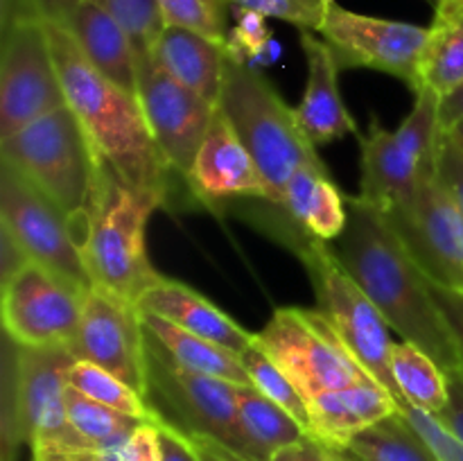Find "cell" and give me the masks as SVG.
<instances>
[{"label":"cell","instance_id":"38","mask_svg":"<svg viewBox=\"0 0 463 461\" xmlns=\"http://www.w3.org/2000/svg\"><path fill=\"white\" fill-rule=\"evenodd\" d=\"M437 176L455 203L463 212V145L452 134L443 131L441 143H439L437 158H434Z\"/></svg>","mask_w":463,"mask_h":461},{"label":"cell","instance_id":"47","mask_svg":"<svg viewBox=\"0 0 463 461\" xmlns=\"http://www.w3.org/2000/svg\"><path fill=\"white\" fill-rule=\"evenodd\" d=\"M333 452V461H355L351 455H346V452H339V450H330Z\"/></svg>","mask_w":463,"mask_h":461},{"label":"cell","instance_id":"36","mask_svg":"<svg viewBox=\"0 0 463 461\" xmlns=\"http://www.w3.org/2000/svg\"><path fill=\"white\" fill-rule=\"evenodd\" d=\"M401 414L414 425L416 432L428 441L439 461H463V441L434 414L419 409L410 402H401Z\"/></svg>","mask_w":463,"mask_h":461},{"label":"cell","instance_id":"15","mask_svg":"<svg viewBox=\"0 0 463 461\" xmlns=\"http://www.w3.org/2000/svg\"><path fill=\"white\" fill-rule=\"evenodd\" d=\"M68 348L75 360L93 362L111 371L145 396L147 337L134 301L93 285L86 294L80 328Z\"/></svg>","mask_w":463,"mask_h":461},{"label":"cell","instance_id":"31","mask_svg":"<svg viewBox=\"0 0 463 461\" xmlns=\"http://www.w3.org/2000/svg\"><path fill=\"white\" fill-rule=\"evenodd\" d=\"M66 384L75 387L84 396L93 398V400L102 402V405L111 407V409L122 411L134 419L149 420V423H158L154 411L149 409L147 400L143 393L136 391L134 387L113 375L111 371L102 369V366L93 364L86 360H75L66 371Z\"/></svg>","mask_w":463,"mask_h":461},{"label":"cell","instance_id":"6","mask_svg":"<svg viewBox=\"0 0 463 461\" xmlns=\"http://www.w3.org/2000/svg\"><path fill=\"white\" fill-rule=\"evenodd\" d=\"M217 108L226 116L269 188L267 202L279 203L288 181L306 165H324L317 149L298 129L294 108L244 57L231 54Z\"/></svg>","mask_w":463,"mask_h":461},{"label":"cell","instance_id":"3","mask_svg":"<svg viewBox=\"0 0 463 461\" xmlns=\"http://www.w3.org/2000/svg\"><path fill=\"white\" fill-rule=\"evenodd\" d=\"M165 197L140 190L99 163L93 194L75 220L77 242L95 287L138 303L161 274L147 253V221Z\"/></svg>","mask_w":463,"mask_h":461},{"label":"cell","instance_id":"33","mask_svg":"<svg viewBox=\"0 0 463 461\" xmlns=\"http://www.w3.org/2000/svg\"><path fill=\"white\" fill-rule=\"evenodd\" d=\"M90 3L120 23L122 30L134 41L136 52L152 54L154 45L165 30V18L158 0H90Z\"/></svg>","mask_w":463,"mask_h":461},{"label":"cell","instance_id":"5","mask_svg":"<svg viewBox=\"0 0 463 461\" xmlns=\"http://www.w3.org/2000/svg\"><path fill=\"white\" fill-rule=\"evenodd\" d=\"M269 233L288 244L303 262L317 296V310L326 316L366 373L401 400L392 375L393 342L389 324L364 289L353 280L335 256L333 247L301 233L280 215H267Z\"/></svg>","mask_w":463,"mask_h":461},{"label":"cell","instance_id":"22","mask_svg":"<svg viewBox=\"0 0 463 461\" xmlns=\"http://www.w3.org/2000/svg\"><path fill=\"white\" fill-rule=\"evenodd\" d=\"M231 54L229 41L176 25H165L152 50V59L167 75L202 95L213 107L220 102Z\"/></svg>","mask_w":463,"mask_h":461},{"label":"cell","instance_id":"46","mask_svg":"<svg viewBox=\"0 0 463 461\" xmlns=\"http://www.w3.org/2000/svg\"><path fill=\"white\" fill-rule=\"evenodd\" d=\"M84 0H34L36 12L48 23H66Z\"/></svg>","mask_w":463,"mask_h":461},{"label":"cell","instance_id":"39","mask_svg":"<svg viewBox=\"0 0 463 461\" xmlns=\"http://www.w3.org/2000/svg\"><path fill=\"white\" fill-rule=\"evenodd\" d=\"M235 12L240 14V21L229 34L231 50L238 57H244V52L256 54L267 41L265 16H260L256 12H244V9H235Z\"/></svg>","mask_w":463,"mask_h":461},{"label":"cell","instance_id":"41","mask_svg":"<svg viewBox=\"0 0 463 461\" xmlns=\"http://www.w3.org/2000/svg\"><path fill=\"white\" fill-rule=\"evenodd\" d=\"M269 461H333V452L319 438L306 437L301 441L289 443V446L276 450L269 456Z\"/></svg>","mask_w":463,"mask_h":461},{"label":"cell","instance_id":"11","mask_svg":"<svg viewBox=\"0 0 463 461\" xmlns=\"http://www.w3.org/2000/svg\"><path fill=\"white\" fill-rule=\"evenodd\" d=\"M89 289L41 262L27 260L3 280V325L18 346H71Z\"/></svg>","mask_w":463,"mask_h":461},{"label":"cell","instance_id":"32","mask_svg":"<svg viewBox=\"0 0 463 461\" xmlns=\"http://www.w3.org/2000/svg\"><path fill=\"white\" fill-rule=\"evenodd\" d=\"M240 360H242L244 369H247L251 387H256L258 391L265 393L267 398H271L276 405H280L285 411H289L312 437L310 407H307V400L303 398V393L298 391L297 384L285 375V371L267 355L265 348L253 339V342L240 353Z\"/></svg>","mask_w":463,"mask_h":461},{"label":"cell","instance_id":"43","mask_svg":"<svg viewBox=\"0 0 463 461\" xmlns=\"http://www.w3.org/2000/svg\"><path fill=\"white\" fill-rule=\"evenodd\" d=\"M448 378H450V400L446 409L437 414V419L463 441V373H448Z\"/></svg>","mask_w":463,"mask_h":461},{"label":"cell","instance_id":"50","mask_svg":"<svg viewBox=\"0 0 463 461\" xmlns=\"http://www.w3.org/2000/svg\"><path fill=\"white\" fill-rule=\"evenodd\" d=\"M459 143H461V140H459ZM461 145H463V143H461Z\"/></svg>","mask_w":463,"mask_h":461},{"label":"cell","instance_id":"21","mask_svg":"<svg viewBox=\"0 0 463 461\" xmlns=\"http://www.w3.org/2000/svg\"><path fill=\"white\" fill-rule=\"evenodd\" d=\"M138 310L156 315L188 333L199 334L203 339L220 343L233 353H242L253 342V333L231 319L224 310L208 301L197 289L188 287L185 283L161 276V280L152 285L143 296L138 298Z\"/></svg>","mask_w":463,"mask_h":461},{"label":"cell","instance_id":"42","mask_svg":"<svg viewBox=\"0 0 463 461\" xmlns=\"http://www.w3.org/2000/svg\"><path fill=\"white\" fill-rule=\"evenodd\" d=\"M158 443H161V461H202L188 437L167 425L158 423Z\"/></svg>","mask_w":463,"mask_h":461},{"label":"cell","instance_id":"18","mask_svg":"<svg viewBox=\"0 0 463 461\" xmlns=\"http://www.w3.org/2000/svg\"><path fill=\"white\" fill-rule=\"evenodd\" d=\"M301 48L306 52L307 81L301 104L294 108L298 129L312 145H328L342 136L355 134L357 122L339 95V71L333 50L312 32H301Z\"/></svg>","mask_w":463,"mask_h":461},{"label":"cell","instance_id":"1","mask_svg":"<svg viewBox=\"0 0 463 461\" xmlns=\"http://www.w3.org/2000/svg\"><path fill=\"white\" fill-rule=\"evenodd\" d=\"M346 230L330 242L337 260L383 312L389 328L430 353L446 373H463L459 348L430 289L432 280L405 247L387 211L357 194L346 197Z\"/></svg>","mask_w":463,"mask_h":461},{"label":"cell","instance_id":"40","mask_svg":"<svg viewBox=\"0 0 463 461\" xmlns=\"http://www.w3.org/2000/svg\"><path fill=\"white\" fill-rule=\"evenodd\" d=\"M432 296L437 301L439 310H441L443 319H446L448 328H450L452 337H455L457 348L463 360V289L446 287V285L430 283Z\"/></svg>","mask_w":463,"mask_h":461},{"label":"cell","instance_id":"51","mask_svg":"<svg viewBox=\"0 0 463 461\" xmlns=\"http://www.w3.org/2000/svg\"><path fill=\"white\" fill-rule=\"evenodd\" d=\"M437 3H439V0H437Z\"/></svg>","mask_w":463,"mask_h":461},{"label":"cell","instance_id":"19","mask_svg":"<svg viewBox=\"0 0 463 461\" xmlns=\"http://www.w3.org/2000/svg\"><path fill=\"white\" fill-rule=\"evenodd\" d=\"M360 154L362 179L357 197L383 211L410 199L425 172L434 165V161H420L411 154L396 138V131L384 129L375 118L364 134H360Z\"/></svg>","mask_w":463,"mask_h":461},{"label":"cell","instance_id":"9","mask_svg":"<svg viewBox=\"0 0 463 461\" xmlns=\"http://www.w3.org/2000/svg\"><path fill=\"white\" fill-rule=\"evenodd\" d=\"M253 339L307 402L333 389L373 380L317 307H279Z\"/></svg>","mask_w":463,"mask_h":461},{"label":"cell","instance_id":"34","mask_svg":"<svg viewBox=\"0 0 463 461\" xmlns=\"http://www.w3.org/2000/svg\"><path fill=\"white\" fill-rule=\"evenodd\" d=\"M165 25L202 32L213 39L229 41V0H158Z\"/></svg>","mask_w":463,"mask_h":461},{"label":"cell","instance_id":"4","mask_svg":"<svg viewBox=\"0 0 463 461\" xmlns=\"http://www.w3.org/2000/svg\"><path fill=\"white\" fill-rule=\"evenodd\" d=\"M9 339V337H7ZM12 343L5 360V438L25 441L32 461H68L98 455L77 434L66 411V371L75 362L68 346L27 348Z\"/></svg>","mask_w":463,"mask_h":461},{"label":"cell","instance_id":"10","mask_svg":"<svg viewBox=\"0 0 463 461\" xmlns=\"http://www.w3.org/2000/svg\"><path fill=\"white\" fill-rule=\"evenodd\" d=\"M0 229L12 235L30 260L80 287H93L72 217L5 163L0 172Z\"/></svg>","mask_w":463,"mask_h":461},{"label":"cell","instance_id":"23","mask_svg":"<svg viewBox=\"0 0 463 461\" xmlns=\"http://www.w3.org/2000/svg\"><path fill=\"white\" fill-rule=\"evenodd\" d=\"M274 206L288 224L319 242H335L346 230V194L339 193L326 165H306L294 172Z\"/></svg>","mask_w":463,"mask_h":461},{"label":"cell","instance_id":"12","mask_svg":"<svg viewBox=\"0 0 463 461\" xmlns=\"http://www.w3.org/2000/svg\"><path fill=\"white\" fill-rule=\"evenodd\" d=\"M66 107L45 21L25 18L3 27L0 52V138Z\"/></svg>","mask_w":463,"mask_h":461},{"label":"cell","instance_id":"16","mask_svg":"<svg viewBox=\"0 0 463 461\" xmlns=\"http://www.w3.org/2000/svg\"><path fill=\"white\" fill-rule=\"evenodd\" d=\"M136 95L158 152L172 172L188 176L217 107L167 75L152 54H138Z\"/></svg>","mask_w":463,"mask_h":461},{"label":"cell","instance_id":"48","mask_svg":"<svg viewBox=\"0 0 463 461\" xmlns=\"http://www.w3.org/2000/svg\"><path fill=\"white\" fill-rule=\"evenodd\" d=\"M68 461H99L98 455H84V456H72V459Z\"/></svg>","mask_w":463,"mask_h":461},{"label":"cell","instance_id":"13","mask_svg":"<svg viewBox=\"0 0 463 461\" xmlns=\"http://www.w3.org/2000/svg\"><path fill=\"white\" fill-rule=\"evenodd\" d=\"M319 34L342 68H371L398 77L414 93L420 89L428 27L366 16L330 0Z\"/></svg>","mask_w":463,"mask_h":461},{"label":"cell","instance_id":"45","mask_svg":"<svg viewBox=\"0 0 463 461\" xmlns=\"http://www.w3.org/2000/svg\"><path fill=\"white\" fill-rule=\"evenodd\" d=\"M188 441L193 443L194 452L202 461H247L240 455H235L233 450L224 447L222 443L213 441V438L206 437H188Z\"/></svg>","mask_w":463,"mask_h":461},{"label":"cell","instance_id":"44","mask_svg":"<svg viewBox=\"0 0 463 461\" xmlns=\"http://www.w3.org/2000/svg\"><path fill=\"white\" fill-rule=\"evenodd\" d=\"M439 118H441L443 131H452L463 125V84L452 93L443 95L439 102Z\"/></svg>","mask_w":463,"mask_h":461},{"label":"cell","instance_id":"37","mask_svg":"<svg viewBox=\"0 0 463 461\" xmlns=\"http://www.w3.org/2000/svg\"><path fill=\"white\" fill-rule=\"evenodd\" d=\"M99 461H161L158 423H143L122 443L98 452Z\"/></svg>","mask_w":463,"mask_h":461},{"label":"cell","instance_id":"27","mask_svg":"<svg viewBox=\"0 0 463 461\" xmlns=\"http://www.w3.org/2000/svg\"><path fill=\"white\" fill-rule=\"evenodd\" d=\"M392 375L401 402L419 407L428 414H441L450 400V378L430 353L416 343L393 342Z\"/></svg>","mask_w":463,"mask_h":461},{"label":"cell","instance_id":"29","mask_svg":"<svg viewBox=\"0 0 463 461\" xmlns=\"http://www.w3.org/2000/svg\"><path fill=\"white\" fill-rule=\"evenodd\" d=\"M344 452L355 461H439L428 441L416 432L401 409L357 434Z\"/></svg>","mask_w":463,"mask_h":461},{"label":"cell","instance_id":"20","mask_svg":"<svg viewBox=\"0 0 463 461\" xmlns=\"http://www.w3.org/2000/svg\"><path fill=\"white\" fill-rule=\"evenodd\" d=\"M312 437L330 450L344 452L348 443L401 409V400L375 380L333 389L307 402Z\"/></svg>","mask_w":463,"mask_h":461},{"label":"cell","instance_id":"25","mask_svg":"<svg viewBox=\"0 0 463 461\" xmlns=\"http://www.w3.org/2000/svg\"><path fill=\"white\" fill-rule=\"evenodd\" d=\"M140 316H143L145 334L181 369L229 380L235 384H251L238 353L229 351V348L220 346L211 339L188 333V330L179 328V325L170 324L156 315H149V312L140 310Z\"/></svg>","mask_w":463,"mask_h":461},{"label":"cell","instance_id":"28","mask_svg":"<svg viewBox=\"0 0 463 461\" xmlns=\"http://www.w3.org/2000/svg\"><path fill=\"white\" fill-rule=\"evenodd\" d=\"M235 398H238L240 420L258 461H269L276 450L310 437L289 411L276 405L251 384H238Z\"/></svg>","mask_w":463,"mask_h":461},{"label":"cell","instance_id":"30","mask_svg":"<svg viewBox=\"0 0 463 461\" xmlns=\"http://www.w3.org/2000/svg\"><path fill=\"white\" fill-rule=\"evenodd\" d=\"M66 411L68 420L77 429V434L84 437L98 452L104 450V447L118 446L136 428L149 423V420H140L134 419V416L122 414V411L111 409V407L84 396V393L77 391L71 384H66Z\"/></svg>","mask_w":463,"mask_h":461},{"label":"cell","instance_id":"2","mask_svg":"<svg viewBox=\"0 0 463 461\" xmlns=\"http://www.w3.org/2000/svg\"><path fill=\"white\" fill-rule=\"evenodd\" d=\"M45 30L66 104L81 122L98 156L131 185L167 199L172 170L154 143L138 95L104 77L84 57L66 25L45 21Z\"/></svg>","mask_w":463,"mask_h":461},{"label":"cell","instance_id":"24","mask_svg":"<svg viewBox=\"0 0 463 461\" xmlns=\"http://www.w3.org/2000/svg\"><path fill=\"white\" fill-rule=\"evenodd\" d=\"M61 25L71 30L84 57L104 77L129 93L138 90V52L116 18L90 0H84Z\"/></svg>","mask_w":463,"mask_h":461},{"label":"cell","instance_id":"17","mask_svg":"<svg viewBox=\"0 0 463 461\" xmlns=\"http://www.w3.org/2000/svg\"><path fill=\"white\" fill-rule=\"evenodd\" d=\"M185 181L199 199L211 203L235 197L269 199L260 167L220 108L213 116Z\"/></svg>","mask_w":463,"mask_h":461},{"label":"cell","instance_id":"7","mask_svg":"<svg viewBox=\"0 0 463 461\" xmlns=\"http://www.w3.org/2000/svg\"><path fill=\"white\" fill-rule=\"evenodd\" d=\"M0 158L48 194L72 221L89 206L102 163L68 104L0 138Z\"/></svg>","mask_w":463,"mask_h":461},{"label":"cell","instance_id":"35","mask_svg":"<svg viewBox=\"0 0 463 461\" xmlns=\"http://www.w3.org/2000/svg\"><path fill=\"white\" fill-rule=\"evenodd\" d=\"M233 9L256 12L265 18L297 25L301 32H319L330 0H229Z\"/></svg>","mask_w":463,"mask_h":461},{"label":"cell","instance_id":"8","mask_svg":"<svg viewBox=\"0 0 463 461\" xmlns=\"http://www.w3.org/2000/svg\"><path fill=\"white\" fill-rule=\"evenodd\" d=\"M235 393V382L181 369L147 337L145 400L158 423L184 437L213 438L242 459L258 461L240 420Z\"/></svg>","mask_w":463,"mask_h":461},{"label":"cell","instance_id":"49","mask_svg":"<svg viewBox=\"0 0 463 461\" xmlns=\"http://www.w3.org/2000/svg\"><path fill=\"white\" fill-rule=\"evenodd\" d=\"M448 134H452V136H455L457 140H461V143H463V125H461V127H457V129L448 131Z\"/></svg>","mask_w":463,"mask_h":461},{"label":"cell","instance_id":"26","mask_svg":"<svg viewBox=\"0 0 463 461\" xmlns=\"http://www.w3.org/2000/svg\"><path fill=\"white\" fill-rule=\"evenodd\" d=\"M428 30V45L420 61V89H430L443 98L463 84V0H439Z\"/></svg>","mask_w":463,"mask_h":461},{"label":"cell","instance_id":"14","mask_svg":"<svg viewBox=\"0 0 463 461\" xmlns=\"http://www.w3.org/2000/svg\"><path fill=\"white\" fill-rule=\"evenodd\" d=\"M405 247L432 283L463 289V212L430 167L410 199L387 211Z\"/></svg>","mask_w":463,"mask_h":461}]
</instances>
